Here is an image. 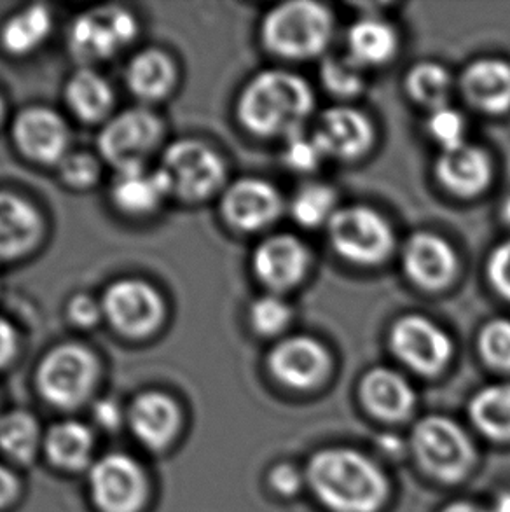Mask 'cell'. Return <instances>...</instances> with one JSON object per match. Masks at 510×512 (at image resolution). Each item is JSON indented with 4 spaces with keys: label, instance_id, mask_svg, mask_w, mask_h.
<instances>
[{
    "label": "cell",
    "instance_id": "cell-32",
    "mask_svg": "<svg viewBox=\"0 0 510 512\" xmlns=\"http://www.w3.org/2000/svg\"><path fill=\"white\" fill-rule=\"evenodd\" d=\"M407 91L409 95L432 111L448 107L451 95V76L439 63H418L407 74Z\"/></svg>",
    "mask_w": 510,
    "mask_h": 512
},
{
    "label": "cell",
    "instance_id": "cell-37",
    "mask_svg": "<svg viewBox=\"0 0 510 512\" xmlns=\"http://www.w3.org/2000/svg\"><path fill=\"white\" fill-rule=\"evenodd\" d=\"M290 315V306L278 296H264L250 308V320L255 331L268 336L283 331L289 324Z\"/></svg>",
    "mask_w": 510,
    "mask_h": 512
},
{
    "label": "cell",
    "instance_id": "cell-49",
    "mask_svg": "<svg viewBox=\"0 0 510 512\" xmlns=\"http://www.w3.org/2000/svg\"><path fill=\"white\" fill-rule=\"evenodd\" d=\"M4 116V102H2V98H0V119Z\"/></svg>",
    "mask_w": 510,
    "mask_h": 512
},
{
    "label": "cell",
    "instance_id": "cell-40",
    "mask_svg": "<svg viewBox=\"0 0 510 512\" xmlns=\"http://www.w3.org/2000/svg\"><path fill=\"white\" fill-rule=\"evenodd\" d=\"M491 284L504 298L510 299V242L500 243L488 261Z\"/></svg>",
    "mask_w": 510,
    "mask_h": 512
},
{
    "label": "cell",
    "instance_id": "cell-29",
    "mask_svg": "<svg viewBox=\"0 0 510 512\" xmlns=\"http://www.w3.org/2000/svg\"><path fill=\"white\" fill-rule=\"evenodd\" d=\"M67 102L77 118L95 123L111 111L114 95L104 77L95 70L83 69L70 77Z\"/></svg>",
    "mask_w": 510,
    "mask_h": 512
},
{
    "label": "cell",
    "instance_id": "cell-2",
    "mask_svg": "<svg viewBox=\"0 0 510 512\" xmlns=\"http://www.w3.org/2000/svg\"><path fill=\"white\" fill-rule=\"evenodd\" d=\"M313 111V93L303 77L268 70L255 76L243 90L238 116L255 135L289 139L301 132V126Z\"/></svg>",
    "mask_w": 510,
    "mask_h": 512
},
{
    "label": "cell",
    "instance_id": "cell-28",
    "mask_svg": "<svg viewBox=\"0 0 510 512\" xmlns=\"http://www.w3.org/2000/svg\"><path fill=\"white\" fill-rule=\"evenodd\" d=\"M51 32V13L46 6H30L14 14L0 30V44L9 55L25 56L39 48Z\"/></svg>",
    "mask_w": 510,
    "mask_h": 512
},
{
    "label": "cell",
    "instance_id": "cell-4",
    "mask_svg": "<svg viewBox=\"0 0 510 512\" xmlns=\"http://www.w3.org/2000/svg\"><path fill=\"white\" fill-rule=\"evenodd\" d=\"M411 443L421 469L444 483L465 478L476 462L470 437L458 423L444 416H427L418 422Z\"/></svg>",
    "mask_w": 510,
    "mask_h": 512
},
{
    "label": "cell",
    "instance_id": "cell-5",
    "mask_svg": "<svg viewBox=\"0 0 510 512\" xmlns=\"http://www.w3.org/2000/svg\"><path fill=\"white\" fill-rule=\"evenodd\" d=\"M98 378L95 355L81 345L67 343L42 359L37 369V387L56 408L70 409L88 401Z\"/></svg>",
    "mask_w": 510,
    "mask_h": 512
},
{
    "label": "cell",
    "instance_id": "cell-39",
    "mask_svg": "<svg viewBox=\"0 0 510 512\" xmlns=\"http://www.w3.org/2000/svg\"><path fill=\"white\" fill-rule=\"evenodd\" d=\"M98 161L88 153H70L60 161V175L72 187L93 186L98 179Z\"/></svg>",
    "mask_w": 510,
    "mask_h": 512
},
{
    "label": "cell",
    "instance_id": "cell-27",
    "mask_svg": "<svg viewBox=\"0 0 510 512\" xmlns=\"http://www.w3.org/2000/svg\"><path fill=\"white\" fill-rule=\"evenodd\" d=\"M476 429L493 441H510V383H495L477 392L469 406Z\"/></svg>",
    "mask_w": 510,
    "mask_h": 512
},
{
    "label": "cell",
    "instance_id": "cell-15",
    "mask_svg": "<svg viewBox=\"0 0 510 512\" xmlns=\"http://www.w3.org/2000/svg\"><path fill=\"white\" fill-rule=\"evenodd\" d=\"M222 212L235 228L257 231L282 214V196L266 180H238L224 194Z\"/></svg>",
    "mask_w": 510,
    "mask_h": 512
},
{
    "label": "cell",
    "instance_id": "cell-20",
    "mask_svg": "<svg viewBox=\"0 0 510 512\" xmlns=\"http://www.w3.org/2000/svg\"><path fill=\"white\" fill-rule=\"evenodd\" d=\"M360 397L371 415L383 422H402L413 413L416 395L402 374L376 367L360 383Z\"/></svg>",
    "mask_w": 510,
    "mask_h": 512
},
{
    "label": "cell",
    "instance_id": "cell-13",
    "mask_svg": "<svg viewBox=\"0 0 510 512\" xmlns=\"http://www.w3.org/2000/svg\"><path fill=\"white\" fill-rule=\"evenodd\" d=\"M331 359L324 346L310 336H294L269 353V369L276 380L294 390H310L329 373Z\"/></svg>",
    "mask_w": 510,
    "mask_h": 512
},
{
    "label": "cell",
    "instance_id": "cell-24",
    "mask_svg": "<svg viewBox=\"0 0 510 512\" xmlns=\"http://www.w3.org/2000/svg\"><path fill=\"white\" fill-rule=\"evenodd\" d=\"M114 205L130 215H145L156 210L168 196L165 180L159 172H147L145 167L118 170L112 182Z\"/></svg>",
    "mask_w": 510,
    "mask_h": 512
},
{
    "label": "cell",
    "instance_id": "cell-43",
    "mask_svg": "<svg viewBox=\"0 0 510 512\" xmlns=\"http://www.w3.org/2000/svg\"><path fill=\"white\" fill-rule=\"evenodd\" d=\"M18 352V334L11 322L0 317V367L7 366Z\"/></svg>",
    "mask_w": 510,
    "mask_h": 512
},
{
    "label": "cell",
    "instance_id": "cell-46",
    "mask_svg": "<svg viewBox=\"0 0 510 512\" xmlns=\"http://www.w3.org/2000/svg\"><path fill=\"white\" fill-rule=\"evenodd\" d=\"M442 512H488V509L470 504V502H456V504L446 507Z\"/></svg>",
    "mask_w": 510,
    "mask_h": 512
},
{
    "label": "cell",
    "instance_id": "cell-14",
    "mask_svg": "<svg viewBox=\"0 0 510 512\" xmlns=\"http://www.w3.org/2000/svg\"><path fill=\"white\" fill-rule=\"evenodd\" d=\"M13 137L21 153L42 165H60L69 154V128L46 107H30L21 112L14 121Z\"/></svg>",
    "mask_w": 510,
    "mask_h": 512
},
{
    "label": "cell",
    "instance_id": "cell-41",
    "mask_svg": "<svg viewBox=\"0 0 510 512\" xmlns=\"http://www.w3.org/2000/svg\"><path fill=\"white\" fill-rule=\"evenodd\" d=\"M67 313L72 324L88 329L97 326L98 320L104 315V306L98 305L97 299L91 298L88 294H77L70 299Z\"/></svg>",
    "mask_w": 510,
    "mask_h": 512
},
{
    "label": "cell",
    "instance_id": "cell-16",
    "mask_svg": "<svg viewBox=\"0 0 510 512\" xmlns=\"http://www.w3.org/2000/svg\"><path fill=\"white\" fill-rule=\"evenodd\" d=\"M324 156L352 160L373 144V125L366 114L350 107H334L322 114L313 133Z\"/></svg>",
    "mask_w": 510,
    "mask_h": 512
},
{
    "label": "cell",
    "instance_id": "cell-7",
    "mask_svg": "<svg viewBox=\"0 0 510 512\" xmlns=\"http://www.w3.org/2000/svg\"><path fill=\"white\" fill-rule=\"evenodd\" d=\"M329 233L334 249L352 263H381L393 249L392 228L373 208H341L329 222Z\"/></svg>",
    "mask_w": 510,
    "mask_h": 512
},
{
    "label": "cell",
    "instance_id": "cell-47",
    "mask_svg": "<svg viewBox=\"0 0 510 512\" xmlns=\"http://www.w3.org/2000/svg\"><path fill=\"white\" fill-rule=\"evenodd\" d=\"M488 512H510V492L500 493Z\"/></svg>",
    "mask_w": 510,
    "mask_h": 512
},
{
    "label": "cell",
    "instance_id": "cell-42",
    "mask_svg": "<svg viewBox=\"0 0 510 512\" xmlns=\"http://www.w3.org/2000/svg\"><path fill=\"white\" fill-rule=\"evenodd\" d=\"M306 481V476L297 471L294 465L280 464L269 474V485L273 492L282 497H294L301 492V486Z\"/></svg>",
    "mask_w": 510,
    "mask_h": 512
},
{
    "label": "cell",
    "instance_id": "cell-3",
    "mask_svg": "<svg viewBox=\"0 0 510 512\" xmlns=\"http://www.w3.org/2000/svg\"><path fill=\"white\" fill-rule=\"evenodd\" d=\"M332 30L334 20L324 4L296 0L269 11L262 23V39L276 55L303 60L327 48Z\"/></svg>",
    "mask_w": 510,
    "mask_h": 512
},
{
    "label": "cell",
    "instance_id": "cell-35",
    "mask_svg": "<svg viewBox=\"0 0 510 512\" xmlns=\"http://www.w3.org/2000/svg\"><path fill=\"white\" fill-rule=\"evenodd\" d=\"M483 359L495 369L510 371V320H491L479 336Z\"/></svg>",
    "mask_w": 510,
    "mask_h": 512
},
{
    "label": "cell",
    "instance_id": "cell-18",
    "mask_svg": "<svg viewBox=\"0 0 510 512\" xmlns=\"http://www.w3.org/2000/svg\"><path fill=\"white\" fill-rule=\"evenodd\" d=\"M308 268V250L296 236L276 235L257 247L255 275L269 289L285 291L301 282Z\"/></svg>",
    "mask_w": 510,
    "mask_h": 512
},
{
    "label": "cell",
    "instance_id": "cell-17",
    "mask_svg": "<svg viewBox=\"0 0 510 512\" xmlns=\"http://www.w3.org/2000/svg\"><path fill=\"white\" fill-rule=\"evenodd\" d=\"M402 257L407 275L423 289L437 291L455 277V250L441 236L416 233L407 240Z\"/></svg>",
    "mask_w": 510,
    "mask_h": 512
},
{
    "label": "cell",
    "instance_id": "cell-23",
    "mask_svg": "<svg viewBox=\"0 0 510 512\" xmlns=\"http://www.w3.org/2000/svg\"><path fill=\"white\" fill-rule=\"evenodd\" d=\"M41 235L39 212L20 196L0 191V261L27 254Z\"/></svg>",
    "mask_w": 510,
    "mask_h": 512
},
{
    "label": "cell",
    "instance_id": "cell-31",
    "mask_svg": "<svg viewBox=\"0 0 510 512\" xmlns=\"http://www.w3.org/2000/svg\"><path fill=\"white\" fill-rule=\"evenodd\" d=\"M41 430L34 416L13 411L0 418V450L20 464H28L37 453Z\"/></svg>",
    "mask_w": 510,
    "mask_h": 512
},
{
    "label": "cell",
    "instance_id": "cell-38",
    "mask_svg": "<svg viewBox=\"0 0 510 512\" xmlns=\"http://www.w3.org/2000/svg\"><path fill=\"white\" fill-rule=\"evenodd\" d=\"M322 158H324V153L313 137H306L299 132L287 139L285 161L292 170L311 172L320 165Z\"/></svg>",
    "mask_w": 510,
    "mask_h": 512
},
{
    "label": "cell",
    "instance_id": "cell-11",
    "mask_svg": "<svg viewBox=\"0 0 510 512\" xmlns=\"http://www.w3.org/2000/svg\"><path fill=\"white\" fill-rule=\"evenodd\" d=\"M161 132L158 116L145 109H131L105 126L98 146L105 160L118 170L144 167L145 160L158 147Z\"/></svg>",
    "mask_w": 510,
    "mask_h": 512
},
{
    "label": "cell",
    "instance_id": "cell-10",
    "mask_svg": "<svg viewBox=\"0 0 510 512\" xmlns=\"http://www.w3.org/2000/svg\"><path fill=\"white\" fill-rule=\"evenodd\" d=\"M104 315L111 326L128 338H145L163 320V299L158 291L137 278L112 284L104 296Z\"/></svg>",
    "mask_w": 510,
    "mask_h": 512
},
{
    "label": "cell",
    "instance_id": "cell-1",
    "mask_svg": "<svg viewBox=\"0 0 510 512\" xmlns=\"http://www.w3.org/2000/svg\"><path fill=\"white\" fill-rule=\"evenodd\" d=\"M304 476L318 502L331 512H380L388 499L380 465L350 448L318 451Z\"/></svg>",
    "mask_w": 510,
    "mask_h": 512
},
{
    "label": "cell",
    "instance_id": "cell-26",
    "mask_svg": "<svg viewBox=\"0 0 510 512\" xmlns=\"http://www.w3.org/2000/svg\"><path fill=\"white\" fill-rule=\"evenodd\" d=\"M128 86L137 97L159 100L166 97L175 83V65L172 58L158 49L138 53L126 72Z\"/></svg>",
    "mask_w": 510,
    "mask_h": 512
},
{
    "label": "cell",
    "instance_id": "cell-8",
    "mask_svg": "<svg viewBox=\"0 0 510 512\" xmlns=\"http://www.w3.org/2000/svg\"><path fill=\"white\" fill-rule=\"evenodd\" d=\"M137 20L121 7L107 6L81 14L70 27L69 46L83 62H100L119 53L137 35Z\"/></svg>",
    "mask_w": 510,
    "mask_h": 512
},
{
    "label": "cell",
    "instance_id": "cell-9",
    "mask_svg": "<svg viewBox=\"0 0 510 512\" xmlns=\"http://www.w3.org/2000/svg\"><path fill=\"white\" fill-rule=\"evenodd\" d=\"M90 492L100 512H138L147 499V479L137 460L112 453L91 467Z\"/></svg>",
    "mask_w": 510,
    "mask_h": 512
},
{
    "label": "cell",
    "instance_id": "cell-6",
    "mask_svg": "<svg viewBox=\"0 0 510 512\" xmlns=\"http://www.w3.org/2000/svg\"><path fill=\"white\" fill-rule=\"evenodd\" d=\"M158 172L168 194L186 201L205 200L226 177L221 156L198 140H180L168 147Z\"/></svg>",
    "mask_w": 510,
    "mask_h": 512
},
{
    "label": "cell",
    "instance_id": "cell-22",
    "mask_svg": "<svg viewBox=\"0 0 510 512\" xmlns=\"http://www.w3.org/2000/svg\"><path fill=\"white\" fill-rule=\"evenodd\" d=\"M463 97L490 114L510 109V65L498 58H483L463 70L460 81Z\"/></svg>",
    "mask_w": 510,
    "mask_h": 512
},
{
    "label": "cell",
    "instance_id": "cell-34",
    "mask_svg": "<svg viewBox=\"0 0 510 512\" xmlns=\"http://www.w3.org/2000/svg\"><path fill=\"white\" fill-rule=\"evenodd\" d=\"M322 81L325 88L339 97H352L364 88L362 65L352 56H331L322 65Z\"/></svg>",
    "mask_w": 510,
    "mask_h": 512
},
{
    "label": "cell",
    "instance_id": "cell-48",
    "mask_svg": "<svg viewBox=\"0 0 510 512\" xmlns=\"http://www.w3.org/2000/svg\"><path fill=\"white\" fill-rule=\"evenodd\" d=\"M504 217H505V221L509 222V224H510V198H507V201H505Z\"/></svg>",
    "mask_w": 510,
    "mask_h": 512
},
{
    "label": "cell",
    "instance_id": "cell-21",
    "mask_svg": "<svg viewBox=\"0 0 510 512\" xmlns=\"http://www.w3.org/2000/svg\"><path fill=\"white\" fill-rule=\"evenodd\" d=\"M435 172L449 193L472 198L490 186L493 168L483 149L463 144L456 149L442 151Z\"/></svg>",
    "mask_w": 510,
    "mask_h": 512
},
{
    "label": "cell",
    "instance_id": "cell-25",
    "mask_svg": "<svg viewBox=\"0 0 510 512\" xmlns=\"http://www.w3.org/2000/svg\"><path fill=\"white\" fill-rule=\"evenodd\" d=\"M348 48L355 62L383 65L390 62L399 49L397 30L380 18H364L353 23L348 32Z\"/></svg>",
    "mask_w": 510,
    "mask_h": 512
},
{
    "label": "cell",
    "instance_id": "cell-44",
    "mask_svg": "<svg viewBox=\"0 0 510 512\" xmlns=\"http://www.w3.org/2000/svg\"><path fill=\"white\" fill-rule=\"evenodd\" d=\"M93 415H95L98 425L107 430L118 429L123 422L121 409L114 401H98L93 408Z\"/></svg>",
    "mask_w": 510,
    "mask_h": 512
},
{
    "label": "cell",
    "instance_id": "cell-12",
    "mask_svg": "<svg viewBox=\"0 0 510 512\" xmlns=\"http://www.w3.org/2000/svg\"><path fill=\"white\" fill-rule=\"evenodd\" d=\"M393 353L420 374L441 373L453 357V341L441 327L421 315L395 322L390 334Z\"/></svg>",
    "mask_w": 510,
    "mask_h": 512
},
{
    "label": "cell",
    "instance_id": "cell-33",
    "mask_svg": "<svg viewBox=\"0 0 510 512\" xmlns=\"http://www.w3.org/2000/svg\"><path fill=\"white\" fill-rule=\"evenodd\" d=\"M292 215L304 228L331 222L336 210V194L325 184H308L292 200Z\"/></svg>",
    "mask_w": 510,
    "mask_h": 512
},
{
    "label": "cell",
    "instance_id": "cell-36",
    "mask_svg": "<svg viewBox=\"0 0 510 512\" xmlns=\"http://www.w3.org/2000/svg\"><path fill=\"white\" fill-rule=\"evenodd\" d=\"M427 128L432 139L442 147V151L456 149L465 144V119L451 107L432 111Z\"/></svg>",
    "mask_w": 510,
    "mask_h": 512
},
{
    "label": "cell",
    "instance_id": "cell-45",
    "mask_svg": "<svg viewBox=\"0 0 510 512\" xmlns=\"http://www.w3.org/2000/svg\"><path fill=\"white\" fill-rule=\"evenodd\" d=\"M18 493V481L11 471L0 465V509L9 506Z\"/></svg>",
    "mask_w": 510,
    "mask_h": 512
},
{
    "label": "cell",
    "instance_id": "cell-30",
    "mask_svg": "<svg viewBox=\"0 0 510 512\" xmlns=\"http://www.w3.org/2000/svg\"><path fill=\"white\" fill-rule=\"evenodd\" d=\"M46 451L53 464L67 471H79L90 464L93 436L83 423H56L46 436Z\"/></svg>",
    "mask_w": 510,
    "mask_h": 512
},
{
    "label": "cell",
    "instance_id": "cell-19",
    "mask_svg": "<svg viewBox=\"0 0 510 512\" xmlns=\"http://www.w3.org/2000/svg\"><path fill=\"white\" fill-rule=\"evenodd\" d=\"M130 427L145 448L165 450L179 432V406L170 395L145 392L131 404Z\"/></svg>",
    "mask_w": 510,
    "mask_h": 512
}]
</instances>
